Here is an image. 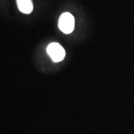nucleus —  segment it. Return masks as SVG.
I'll use <instances>...</instances> for the list:
<instances>
[{
    "label": "nucleus",
    "instance_id": "f257e3e1",
    "mask_svg": "<svg viewBox=\"0 0 134 134\" xmlns=\"http://www.w3.org/2000/svg\"><path fill=\"white\" fill-rule=\"evenodd\" d=\"M58 27L63 33L71 34L75 28V18L70 13L65 12L59 18Z\"/></svg>",
    "mask_w": 134,
    "mask_h": 134
},
{
    "label": "nucleus",
    "instance_id": "f03ea898",
    "mask_svg": "<svg viewBox=\"0 0 134 134\" xmlns=\"http://www.w3.org/2000/svg\"><path fill=\"white\" fill-rule=\"evenodd\" d=\"M47 53L54 62H60L66 56V52L58 43H50L47 47Z\"/></svg>",
    "mask_w": 134,
    "mask_h": 134
},
{
    "label": "nucleus",
    "instance_id": "7ed1b4c3",
    "mask_svg": "<svg viewBox=\"0 0 134 134\" xmlns=\"http://www.w3.org/2000/svg\"><path fill=\"white\" fill-rule=\"evenodd\" d=\"M19 10L25 14H29L33 11L34 5L31 0H16Z\"/></svg>",
    "mask_w": 134,
    "mask_h": 134
}]
</instances>
